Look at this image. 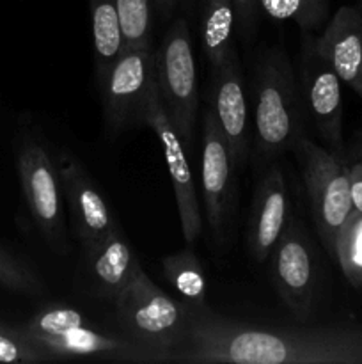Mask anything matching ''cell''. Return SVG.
<instances>
[{"label": "cell", "instance_id": "32", "mask_svg": "<svg viewBox=\"0 0 362 364\" xmlns=\"http://www.w3.org/2000/svg\"><path fill=\"white\" fill-rule=\"evenodd\" d=\"M357 2H358V4H362V0H357Z\"/></svg>", "mask_w": 362, "mask_h": 364}, {"label": "cell", "instance_id": "23", "mask_svg": "<svg viewBox=\"0 0 362 364\" xmlns=\"http://www.w3.org/2000/svg\"><path fill=\"white\" fill-rule=\"evenodd\" d=\"M153 11H155L153 0H117V13H119L124 45H153Z\"/></svg>", "mask_w": 362, "mask_h": 364}, {"label": "cell", "instance_id": "22", "mask_svg": "<svg viewBox=\"0 0 362 364\" xmlns=\"http://www.w3.org/2000/svg\"><path fill=\"white\" fill-rule=\"evenodd\" d=\"M334 258L339 263L348 283L362 287V213L351 212L341 228L334 249Z\"/></svg>", "mask_w": 362, "mask_h": 364}, {"label": "cell", "instance_id": "20", "mask_svg": "<svg viewBox=\"0 0 362 364\" xmlns=\"http://www.w3.org/2000/svg\"><path fill=\"white\" fill-rule=\"evenodd\" d=\"M162 272L185 304L195 311H208V283L201 259L197 258L194 249L187 247L165 256L162 259Z\"/></svg>", "mask_w": 362, "mask_h": 364}, {"label": "cell", "instance_id": "13", "mask_svg": "<svg viewBox=\"0 0 362 364\" xmlns=\"http://www.w3.org/2000/svg\"><path fill=\"white\" fill-rule=\"evenodd\" d=\"M57 171L64 199L67 203L71 226L82 247V255L91 252L110 235L121 230L119 220L116 219L112 208L92 178L75 156L70 153H60Z\"/></svg>", "mask_w": 362, "mask_h": 364}, {"label": "cell", "instance_id": "10", "mask_svg": "<svg viewBox=\"0 0 362 364\" xmlns=\"http://www.w3.org/2000/svg\"><path fill=\"white\" fill-rule=\"evenodd\" d=\"M341 78L318 53L314 36L304 32L300 52V100L304 114L334 153H343V91Z\"/></svg>", "mask_w": 362, "mask_h": 364}, {"label": "cell", "instance_id": "7", "mask_svg": "<svg viewBox=\"0 0 362 364\" xmlns=\"http://www.w3.org/2000/svg\"><path fill=\"white\" fill-rule=\"evenodd\" d=\"M16 162L21 191L34 226L53 252L66 255L70 242L57 164L50 159L45 146L28 135L18 146Z\"/></svg>", "mask_w": 362, "mask_h": 364}, {"label": "cell", "instance_id": "14", "mask_svg": "<svg viewBox=\"0 0 362 364\" xmlns=\"http://www.w3.org/2000/svg\"><path fill=\"white\" fill-rule=\"evenodd\" d=\"M212 109L216 124L229 146L234 166L243 167L251 159V121L245 98V80L238 52L212 73Z\"/></svg>", "mask_w": 362, "mask_h": 364}, {"label": "cell", "instance_id": "8", "mask_svg": "<svg viewBox=\"0 0 362 364\" xmlns=\"http://www.w3.org/2000/svg\"><path fill=\"white\" fill-rule=\"evenodd\" d=\"M155 85L156 50H153V45H124L98 89L103 123L110 135H117L131 127H144L146 103Z\"/></svg>", "mask_w": 362, "mask_h": 364}, {"label": "cell", "instance_id": "31", "mask_svg": "<svg viewBox=\"0 0 362 364\" xmlns=\"http://www.w3.org/2000/svg\"><path fill=\"white\" fill-rule=\"evenodd\" d=\"M358 7H361V9H362V4H358Z\"/></svg>", "mask_w": 362, "mask_h": 364}, {"label": "cell", "instance_id": "26", "mask_svg": "<svg viewBox=\"0 0 362 364\" xmlns=\"http://www.w3.org/2000/svg\"><path fill=\"white\" fill-rule=\"evenodd\" d=\"M234 11H236V25L241 38L251 39L258 25L259 7L258 0H233Z\"/></svg>", "mask_w": 362, "mask_h": 364}, {"label": "cell", "instance_id": "18", "mask_svg": "<svg viewBox=\"0 0 362 364\" xmlns=\"http://www.w3.org/2000/svg\"><path fill=\"white\" fill-rule=\"evenodd\" d=\"M234 27L233 0H201V45L212 73L236 52Z\"/></svg>", "mask_w": 362, "mask_h": 364}, {"label": "cell", "instance_id": "24", "mask_svg": "<svg viewBox=\"0 0 362 364\" xmlns=\"http://www.w3.org/2000/svg\"><path fill=\"white\" fill-rule=\"evenodd\" d=\"M0 287L25 295H38L43 283L38 274L0 245Z\"/></svg>", "mask_w": 362, "mask_h": 364}, {"label": "cell", "instance_id": "16", "mask_svg": "<svg viewBox=\"0 0 362 364\" xmlns=\"http://www.w3.org/2000/svg\"><path fill=\"white\" fill-rule=\"evenodd\" d=\"M319 55L362 98V9L341 6L314 38Z\"/></svg>", "mask_w": 362, "mask_h": 364}, {"label": "cell", "instance_id": "21", "mask_svg": "<svg viewBox=\"0 0 362 364\" xmlns=\"http://www.w3.org/2000/svg\"><path fill=\"white\" fill-rule=\"evenodd\" d=\"M259 13L273 21H293L302 32H316L329 21V0H258Z\"/></svg>", "mask_w": 362, "mask_h": 364}, {"label": "cell", "instance_id": "15", "mask_svg": "<svg viewBox=\"0 0 362 364\" xmlns=\"http://www.w3.org/2000/svg\"><path fill=\"white\" fill-rule=\"evenodd\" d=\"M291 203L286 178L279 164H270L256 188L247 226L248 252L258 263L266 262L291 223Z\"/></svg>", "mask_w": 362, "mask_h": 364}, {"label": "cell", "instance_id": "29", "mask_svg": "<svg viewBox=\"0 0 362 364\" xmlns=\"http://www.w3.org/2000/svg\"><path fill=\"white\" fill-rule=\"evenodd\" d=\"M358 160H361V162H362V148H361V151H358Z\"/></svg>", "mask_w": 362, "mask_h": 364}, {"label": "cell", "instance_id": "1", "mask_svg": "<svg viewBox=\"0 0 362 364\" xmlns=\"http://www.w3.org/2000/svg\"><path fill=\"white\" fill-rule=\"evenodd\" d=\"M167 363L362 364V327L252 326L195 311Z\"/></svg>", "mask_w": 362, "mask_h": 364}, {"label": "cell", "instance_id": "28", "mask_svg": "<svg viewBox=\"0 0 362 364\" xmlns=\"http://www.w3.org/2000/svg\"><path fill=\"white\" fill-rule=\"evenodd\" d=\"M153 4H155V11H158L163 20H167L172 11L180 6V0H153Z\"/></svg>", "mask_w": 362, "mask_h": 364}, {"label": "cell", "instance_id": "17", "mask_svg": "<svg viewBox=\"0 0 362 364\" xmlns=\"http://www.w3.org/2000/svg\"><path fill=\"white\" fill-rule=\"evenodd\" d=\"M82 256L85 259L92 295L112 304L142 270L123 228L110 235L102 245Z\"/></svg>", "mask_w": 362, "mask_h": 364}, {"label": "cell", "instance_id": "33", "mask_svg": "<svg viewBox=\"0 0 362 364\" xmlns=\"http://www.w3.org/2000/svg\"><path fill=\"white\" fill-rule=\"evenodd\" d=\"M0 323H2V322H0Z\"/></svg>", "mask_w": 362, "mask_h": 364}, {"label": "cell", "instance_id": "25", "mask_svg": "<svg viewBox=\"0 0 362 364\" xmlns=\"http://www.w3.org/2000/svg\"><path fill=\"white\" fill-rule=\"evenodd\" d=\"M43 361H50V358L31 343L18 327L0 323V363L34 364Z\"/></svg>", "mask_w": 362, "mask_h": 364}, {"label": "cell", "instance_id": "19", "mask_svg": "<svg viewBox=\"0 0 362 364\" xmlns=\"http://www.w3.org/2000/svg\"><path fill=\"white\" fill-rule=\"evenodd\" d=\"M92 20V48H94L96 87H102L110 68L124 48L117 0H89Z\"/></svg>", "mask_w": 362, "mask_h": 364}, {"label": "cell", "instance_id": "11", "mask_svg": "<svg viewBox=\"0 0 362 364\" xmlns=\"http://www.w3.org/2000/svg\"><path fill=\"white\" fill-rule=\"evenodd\" d=\"M144 127H149L158 137L162 144L163 159L169 169L170 183H172L174 198H176L177 213H180L181 233L188 245H194L201 237L202 215L199 205V192L195 185L194 173L190 169V162L187 156V146L177 134L176 127L170 121L162 98L158 92V82L151 89L148 96L144 112Z\"/></svg>", "mask_w": 362, "mask_h": 364}, {"label": "cell", "instance_id": "4", "mask_svg": "<svg viewBox=\"0 0 362 364\" xmlns=\"http://www.w3.org/2000/svg\"><path fill=\"white\" fill-rule=\"evenodd\" d=\"M121 334L151 352L158 363L183 340L195 309L176 301L141 270L114 302Z\"/></svg>", "mask_w": 362, "mask_h": 364}, {"label": "cell", "instance_id": "3", "mask_svg": "<svg viewBox=\"0 0 362 364\" xmlns=\"http://www.w3.org/2000/svg\"><path fill=\"white\" fill-rule=\"evenodd\" d=\"M20 333L50 359L91 358L123 363H158V359L124 334H112L92 326L84 313L71 306L50 304L32 315Z\"/></svg>", "mask_w": 362, "mask_h": 364}, {"label": "cell", "instance_id": "30", "mask_svg": "<svg viewBox=\"0 0 362 364\" xmlns=\"http://www.w3.org/2000/svg\"><path fill=\"white\" fill-rule=\"evenodd\" d=\"M190 2V0H180V4H188Z\"/></svg>", "mask_w": 362, "mask_h": 364}, {"label": "cell", "instance_id": "9", "mask_svg": "<svg viewBox=\"0 0 362 364\" xmlns=\"http://www.w3.org/2000/svg\"><path fill=\"white\" fill-rule=\"evenodd\" d=\"M270 259L279 297L298 320H307L319 299V267L318 256L300 220L291 219Z\"/></svg>", "mask_w": 362, "mask_h": 364}, {"label": "cell", "instance_id": "5", "mask_svg": "<svg viewBox=\"0 0 362 364\" xmlns=\"http://www.w3.org/2000/svg\"><path fill=\"white\" fill-rule=\"evenodd\" d=\"M302 164L311 215L323 247L334 258L337 235L353 212L350 171L339 153L302 135L295 144Z\"/></svg>", "mask_w": 362, "mask_h": 364}, {"label": "cell", "instance_id": "2", "mask_svg": "<svg viewBox=\"0 0 362 364\" xmlns=\"http://www.w3.org/2000/svg\"><path fill=\"white\" fill-rule=\"evenodd\" d=\"M251 134L252 166L263 171L295 148L304 135V109L293 64L280 48H265L254 75V119Z\"/></svg>", "mask_w": 362, "mask_h": 364}, {"label": "cell", "instance_id": "6", "mask_svg": "<svg viewBox=\"0 0 362 364\" xmlns=\"http://www.w3.org/2000/svg\"><path fill=\"white\" fill-rule=\"evenodd\" d=\"M156 82L163 107L177 134L190 151L197 116V66L190 28L185 18H176L156 50Z\"/></svg>", "mask_w": 362, "mask_h": 364}, {"label": "cell", "instance_id": "27", "mask_svg": "<svg viewBox=\"0 0 362 364\" xmlns=\"http://www.w3.org/2000/svg\"><path fill=\"white\" fill-rule=\"evenodd\" d=\"M350 171V194H351V206L353 212L362 213V162L357 160L351 166H348Z\"/></svg>", "mask_w": 362, "mask_h": 364}, {"label": "cell", "instance_id": "12", "mask_svg": "<svg viewBox=\"0 0 362 364\" xmlns=\"http://www.w3.org/2000/svg\"><path fill=\"white\" fill-rule=\"evenodd\" d=\"M234 171L236 166L231 159L229 146L208 107L202 119L201 194L209 230L220 244L227 237L236 203Z\"/></svg>", "mask_w": 362, "mask_h": 364}]
</instances>
